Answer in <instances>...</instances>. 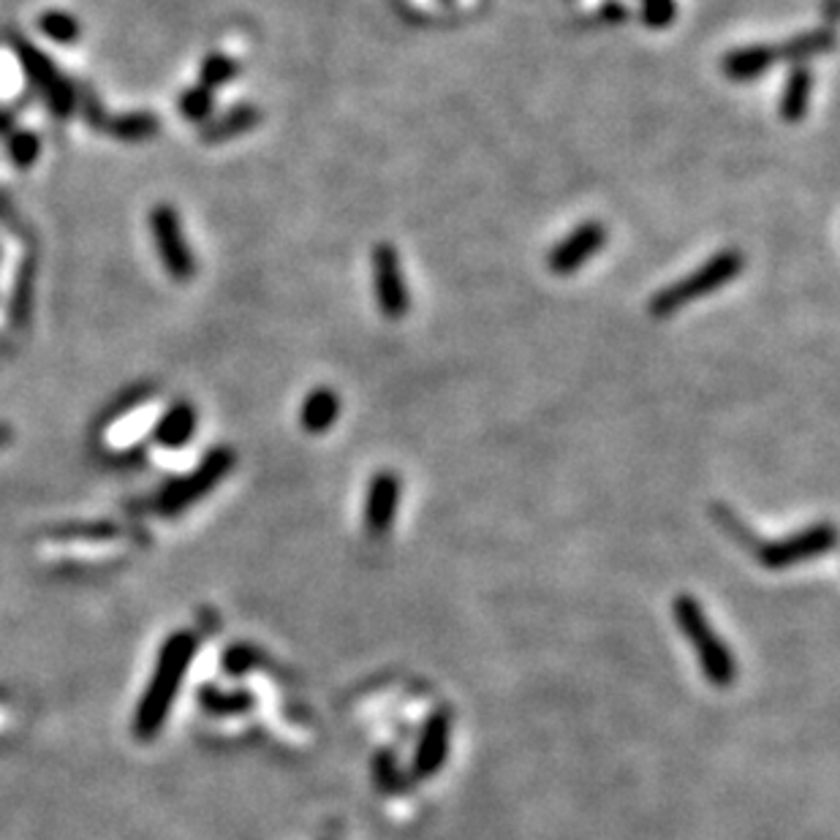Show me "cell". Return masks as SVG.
Returning <instances> with one entry per match:
<instances>
[{
  "mask_svg": "<svg viewBox=\"0 0 840 840\" xmlns=\"http://www.w3.org/2000/svg\"><path fill=\"white\" fill-rule=\"evenodd\" d=\"M199 653V639L193 631H175L164 639L158 650L156 667H153L150 680L139 696V705L134 710V737L139 742H150L161 735L167 727L171 707L180 696L186 674L191 670L193 659Z\"/></svg>",
  "mask_w": 840,
  "mask_h": 840,
  "instance_id": "6da1fadb",
  "label": "cell"
},
{
  "mask_svg": "<svg viewBox=\"0 0 840 840\" xmlns=\"http://www.w3.org/2000/svg\"><path fill=\"white\" fill-rule=\"evenodd\" d=\"M672 615L677 623L680 634L694 645L696 661H699V670L705 674V680L716 688H729L737 683V659L735 650L718 637V631L713 628V623L707 620L705 607L699 604V598L691 596V593H680L672 602Z\"/></svg>",
  "mask_w": 840,
  "mask_h": 840,
  "instance_id": "7a4b0ae2",
  "label": "cell"
},
{
  "mask_svg": "<svg viewBox=\"0 0 840 840\" xmlns=\"http://www.w3.org/2000/svg\"><path fill=\"white\" fill-rule=\"evenodd\" d=\"M746 270V256L737 248H724L718 254H713L710 259L702 267H696L691 276L674 280V283L664 285L661 291H656L653 300L648 302L650 316L656 318H670L677 311H683L685 305H691L694 300H702L707 294H716L718 289L729 285L731 280L740 278V272Z\"/></svg>",
  "mask_w": 840,
  "mask_h": 840,
  "instance_id": "3957f363",
  "label": "cell"
},
{
  "mask_svg": "<svg viewBox=\"0 0 840 840\" xmlns=\"http://www.w3.org/2000/svg\"><path fill=\"white\" fill-rule=\"evenodd\" d=\"M234 466H237V451L228 447L210 449L191 473H182V477L164 484L156 499L158 512H161L164 517H177V514L188 512V508L197 506L204 495L213 493L228 473L234 471Z\"/></svg>",
  "mask_w": 840,
  "mask_h": 840,
  "instance_id": "277c9868",
  "label": "cell"
},
{
  "mask_svg": "<svg viewBox=\"0 0 840 840\" xmlns=\"http://www.w3.org/2000/svg\"><path fill=\"white\" fill-rule=\"evenodd\" d=\"M838 545V528L832 523H816L803 530L784 536L779 541H768L757 550L759 563L770 571H786L799 563H808L821 556H830Z\"/></svg>",
  "mask_w": 840,
  "mask_h": 840,
  "instance_id": "5b68a950",
  "label": "cell"
},
{
  "mask_svg": "<svg viewBox=\"0 0 840 840\" xmlns=\"http://www.w3.org/2000/svg\"><path fill=\"white\" fill-rule=\"evenodd\" d=\"M11 47H14L16 57H20L27 79H31L33 88L42 93V99L47 101L49 112H53L55 117H68V114L77 110V88L57 71L55 63L49 60L42 49L33 47V44L22 36L11 38Z\"/></svg>",
  "mask_w": 840,
  "mask_h": 840,
  "instance_id": "8992f818",
  "label": "cell"
},
{
  "mask_svg": "<svg viewBox=\"0 0 840 840\" xmlns=\"http://www.w3.org/2000/svg\"><path fill=\"white\" fill-rule=\"evenodd\" d=\"M153 239H156L158 256H161L164 267L177 283H188L197 276V256H193L191 245H188L186 234H182L180 215L171 204H156L150 213Z\"/></svg>",
  "mask_w": 840,
  "mask_h": 840,
  "instance_id": "52a82bcc",
  "label": "cell"
},
{
  "mask_svg": "<svg viewBox=\"0 0 840 840\" xmlns=\"http://www.w3.org/2000/svg\"><path fill=\"white\" fill-rule=\"evenodd\" d=\"M373 294L381 316L403 318L411 311V291L400 270V256L390 243L373 248Z\"/></svg>",
  "mask_w": 840,
  "mask_h": 840,
  "instance_id": "ba28073f",
  "label": "cell"
},
{
  "mask_svg": "<svg viewBox=\"0 0 840 840\" xmlns=\"http://www.w3.org/2000/svg\"><path fill=\"white\" fill-rule=\"evenodd\" d=\"M604 245H607V226L598 221H585L552 245V250L547 254V267L552 276H574Z\"/></svg>",
  "mask_w": 840,
  "mask_h": 840,
  "instance_id": "9c48e42d",
  "label": "cell"
},
{
  "mask_svg": "<svg viewBox=\"0 0 840 840\" xmlns=\"http://www.w3.org/2000/svg\"><path fill=\"white\" fill-rule=\"evenodd\" d=\"M451 748V713L438 707L425 718L416 740L414 759H411V773L414 779L427 781L444 770Z\"/></svg>",
  "mask_w": 840,
  "mask_h": 840,
  "instance_id": "30bf717a",
  "label": "cell"
},
{
  "mask_svg": "<svg viewBox=\"0 0 840 840\" xmlns=\"http://www.w3.org/2000/svg\"><path fill=\"white\" fill-rule=\"evenodd\" d=\"M400 506V477L394 471H379L368 484L365 499V528L373 536H387L394 525Z\"/></svg>",
  "mask_w": 840,
  "mask_h": 840,
  "instance_id": "8fae6325",
  "label": "cell"
},
{
  "mask_svg": "<svg viewBox=\"0 0 840 840\" xmlns=\"http://www.w3.org/2000/svg\"><path fill=\"white\" fill-rule=\"evenodd\" d=\"M779 47L775 44H751L737 47L721 57V71L731 82H751L779 66Z\"/></svg>",
  "mask_w": 840,
  "mask_h": 840,
  "instance_id": "7c38bea8",
  "label": "cell"
},
{
  "mask_svg": "<svg viewBox=\"0 0 840 840\" xmlns=\"http://www.w3.org/2000/svg\"><path fill=\"white\" fill-rule=\"evenodd\" d=\"M259 123H261L259 107L243 101V104L232 107V110L219 114V117H210L208 123H202V128H199V139H202L204 145H224V142H232L237 139V136L250 134V131H254Z\"/></svg>",
  "mask_w": 840,
  "mask_h": 840,
  "instance_id": "4fadbf2b",
  "label": "cell"
},
{
  "mask_svg": "<svg viewBox=\"0 0 840 840\" xmlns=\"http://www.w3.org/2000/svg\"><path fill=\"white\" fill-rule=\"evenodd\" d=\"M197 408H193L191 403H186V400H180V403L169 405L167 414L156 422L153 438H156L158 447L164 449H182L186 444H191L193 433H197Z\"/></svg>",
  "mask_w": 840,
  "mask_h": 840,
  "instance_id": "5bb4252c",
  "label": "cell"
},
{
  "mask_svg": "<svg viewBox=\"0 0 840 840\" xmlns=\"http://www.w3.org/2000/svg\"><path fill=\"white\" fill-rule=\"evenodd\" d=\"M337 416H340V397L329 387H316L305 397L300 411V425L302 430L311 433V436H322L329 427L335 425Z\"/></svg>",
  "mask_w": 840,
  "mask_h": 840,
  "instance_id": "9a60e30c",
  "label": "cell"
},
{
  "mask_svg": "<svg viewBox=\"0 0 840 840\" xmlns=\"http://www.w3.org/2000/svg\"><path fill=\"white\" fill-rule=\"evenodd\" d=\"M199 705H202L204 713L215 718H237L245 716L256 707V694L248 688H232L224 691L219 685H202L199 688Z\"/></svg>",
  "mask_w": 840,
  "mask_h": 840,
  "instance_id": "2e32d148",
  "label": "cell"
},
{
  "mask_svg": "<svg viewBox=\"0 0 840 840\" xmlns=\"http://www.w3.org/2000/svg\"><path fill=\"white\" fill-rule=\"evenodd\" d=\"M810 93H814V71L808 66H794L786 77L784 93H781V117L786 123H799L808 112Z\"/></svg>",
  "mask_w": 840,
  "mask_h": 840,
  "instance_id": "e0dca14e",
  "label": "cell"
},
{
  "mask_svg": "<svg viewBox=\"0 0 840 840\" xmlns=\"http://www.w3.org/2000/svg\"><path fill=\"white\" fill-rule=\"evenodd\" d=\"M832 49H836V33L830 27H819V31L799 33V36H792L788 42L779 44V60L803 66L810 57L832 53Z\"/></svg>",
  "mask_w": 840,
  "mask_h": 840,
  "instance_id": "ac0fdd59",
  "label": "cell"
},
{
  "mask_svg": "<svg viewBox=\"0 0 840 840\" xmlns=\"http://www.w3.org/2000/svg\"><path fill=\"white\" fill-rule=\"evenodd\" d=\"M104 131L120 142H147L158 136L161 120L153 112H125L120 117H107Z\"/></svg>",
  "mask_w": 840,
  "mask_h": 840,
  "instance_id": "d6986e66",
  "label": "cell"
},
{
  "mask_svg": "<svg viewBox=\"0 0 840 840\" xmlns=\"http://www.w3.org/2000/svg\"><path fill=\"white\" fill-rule=\"evenodd\" d=\"M239 77V60L224 53H210L199 66V85L208 90L224 88L232 79Z\"/></svg>",
  "mask_w": 840,
  "mask_h": 840,
  "instance_id": "ffe728a7",
  "label": "cell"
},
{
  "mask_svg": "<svg viewBox=\"0 0 840 840\" xmlns=\"http://www.w3.org/2000/svg\"><path fill=\"white\" fill-rule=\"evenodd\" d=\"M265 661L261 650L250 642H234L228 645L221 656V670H224L228 677H245L254 670H259V664Z\"/></svg>",
  "mask_w": 840,
  "mask_h": 840,
  "instance_id": "44dd1931",
  "label": "cell"
},
{
  "mask_svg": "<svg viewBox=\"0 0 840 840\" xmlns=\"http://www.w3.org/2000/svg\"><path fill=\"white\" fill-rule=\"evenodd\" d=\"M373 781L381 794H397L405 788V773L400 770L397 757L392 748H381L373 757Z\"/></svg>",
  "mask_w": 840,
  "mask_h": 840,
  "instance_id": "7402d4cb",
  "label": "cell"
},
{
  "mask_svg": "<svg viewBox=\"0 0 840 840\" xmlns=\"http://www.w3.org/2000/svg\"><path fill=\"white\" fill-rule=\"evenodd\" d=\"M38 31H42L44 36L55 44H74L79 36H82V25H79L68 11H57V9L44 11V14L38 16Z\"/></svg>",
  "mask_w": 840,
  "mask_h": 840,
  "instance_id": "603a6c76",
  "label": "cell"
},
{
  "mask_svg": "<svg viewBox=\"0 0 840 840\" xmlns=\"http://www.w3.org/2000/svg\"><path fill=\"white\" fill-rule=\"evenodd\" d=\"M180 114L188 120V123H208L210 117H213L215 112V90H208L202 88V85H197V88H188L186 93L180 96Z\"/></svg>",
  "mask_w": 840,
  "mask_h": 840,
  "instance_id": "cb8c5ba5",
  "label": "cell"
},
{
  "mask_svg": "<svg viewBox=\"0 0 840 840\" xmlns=\"http://www.w3.org/2000/svg\"><path fill=\"white\" fill-rule=\"evenodd\" d=\"M33 291H36V272L27 265L25 270H22L20 280H16L14 294H11V322H14L16 327H25V324L31 322Z\"/></svg>",
  "mask_w": 840,
  "mask_h": 840,
  "instance_id": "d4e9b609",
  "label": "cell"
},
{
  "mask_svg": "<svg viewBox=\"0 0 840 840\" xmlns=\"http://www.w3.org/2000/svg\"><path fill=\"white\" fill-rule=\"evenodd\" d=\"M42 156V139L33 131H11L9 134V158L20 169L33 167Z\"/></svg>",
  "mask_w": 840,
  "mask_h": 840,
  "instance_id": "484cf974",
  "label": "cell"
},
{
  "mask_svg": "<svg viewBox=\"0 0 840 840\" xmlns=\"http://www.w3.org/2000/svg\"><path fill=\"white\" fill-rule=\"evenodd\" d=\"M677 16V3L674 0H642V22L653 31H664Z\"/></svg>",
  "mask_w": 840,
  "mask_h": 840,
  "instance_id": "4316f807",
  "label": "cell"
},
{
  "mask_svg": "<svg viewBox=\"0 0 840 840\" xmlns=\"http://www.w3.org/2000/svg\"><path fill=\"white\" fill-rule=\"evenodd\" d=\"M77 107L82 110L85 120H88L90 125H93L96 131H104L107 125V114H104V107H101V101L96 99V93L90 88H79L77 90Z\"/></svg>",
  "mask_w": 840,
  "mask_h": 840,
  "instance_id": "83f0119b",
  "label": "cell"
},
{
  "mask_svg": "<svg viewBox=\"0 0 840 840\" xmlns=\"http://www.w3.org/2000/svg\"><path fill=\"white\" fill-rule=\"evenodd\" d=\"M150 390H153V387H134V390L120 394V397L114 400L110 408H107V411H110V414H104V422L117 419L120 414H128V411L134 408V405H139L142 400L150 397Z\"/></svg>",
  "mask_w": 840,
  "mask_h": 840,
  "instance_id": "f1b7e54d",
  "label": "cell"
},
{
  "mask_svg": "<svg viewBox=\"0 0 840 840\" xmlns=\"http://www.w3.org/2000/svg\"><path fill=\"white\" fill-rule=\"evenodd\" d=\"M11 128H14V114L0 110V134H11Z\"/></svg>",
  "mask_w": 840,
  "mask_h": 840,
  "instance_id": "f546056e",
  "label": "cell"
},
{
  "mask_svg": "<svg viewBox=\"0 0 840 840\" xmlns=\"http://www.w3.org/2000/svg\"><path fill=\"white\" fill-rule=\"evenodd\" d=\"M11 438H14V433H11V427H9V425H0V449L9 447Z\"/></svg>",
  "mask_w": 840,
  "mask_h": 840,
  "instance_id": "4dcf8cb0",
  "label": "cell"
},
{
  "mask_svg": "<svg viewBox=\"0 0 840 840\" xmlns=\"http://www.w3.org/2000/svg\"><path fill=\"white\" fill-rule=\"evenodd\" d=\"M827 11H830V20H836V16H838V9H836V0H830V5H827Z\"/></svg>",
  "mask_w": 840,
  "mask_h": 840,
  "instance_id": "1f68e13d",
  "label": "cell"
}]
</instances>
